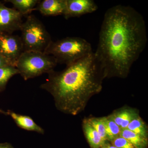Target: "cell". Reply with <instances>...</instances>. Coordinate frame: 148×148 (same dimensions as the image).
<instances>
[{"instance_id":"13","label":"cell","mask_w":148,"mask_h":148,"mask_svg":"<svg viewBox=\"0 0 148 148\" xmlns=\"http://www.w3.org/2000/svg\"><path fill=\"white\" fill-rule=\"evenodd\" d=\"M120 136L128 140L135 148H147V147L148 138H144L127 128L121 130Z\"/></svg>"},{"instance_id":"7","label":"cell","mask_w":148,"mask_h":148,"mask_svg":"<svg viewBox=\"0 0 148 148\" xmlns=\"http://www.w3.org/2000/svg\"><path fill=\"white\" fill-rule=\"evenodd\" d=\"M22 15L14 8L7 7L0 3V33L12 34L20 30Z\"/></svg>"},{"instance_id":"6","label":"cell","mask_w":148,"mask_h":148,"mask_svg":"<svg viewBox=\"0 0 148 148\" xmlns=\"http://www.w3.org/2000/svg\"><path fill=\"white\" fill-rule=\"evenodd\" d=\"M23 51L20 37L12 34L0 33V55L11 65L16 67L17 61Z\"/></svg>"},{"instance_id":"9","label":"cell","mask_w":148,"mask_h":148,"mask_svg":"<svg viewBox=\"0 0 148 148\" xmlns=\"http://www.w3.org/2000/svg\"><path fill=\"white\" fill-rule=\"evenodd\" d=\"M139 116V111L130 107H124L115 110L108 116L121 129H126L130 123Z\"/></svg>"},{"instance_id":"2","label":"cell","mask_w":148,"mask_h":148,"mask_svg":"<svg viewBox=\"0 0 148 148\" xmlns=\"http://www.w3.org/2000/svg\"><path fill=\"white\" fill-rule=\"evenodd\" d=\"M105 78V72L93 52L63 71L49 73L40 88L53 96L58 110L76 116L84 110L92 96L101 92Z\"/></svg>"},{"instance_id":"18","label":"cell","mask_w":148,"mask_h":148,"mask_svg":"<svg viewBox=\"0 0 148 148\" xmlns=\"http://www.w3.org/2000/svg\"><path fill=\"white\" fill-rule=\"evenodd\" d=\"M86 120L97 131L103 141L105 142L107 141L106 129L102 118L90 117L86 119Z\"/></svg>"},{"instance_id":"10","label":"cell","mask_w":148,"mask_h":148,"mask_svg":"<svg viewBox=\"0 0 148 148\" xmlns=\"http://www.w3.org/2000/svg\"><path fill=\"white\" fill-rule=\"evenodd\" d=\"M66 0H43L38 3L37 9L44 16L64 15Z\"/></svg>"},{"instance_id":"14","label":"cell","mask_w":148,"mask_h":148,"mask_svg":"<svg viewBox=\"0 0 148 148\" xmlns=\"http://www.w3.org/2000/svg\"><path fill=\"white\" fill-rule=\"evenodd\" d=\"M5 1L11 3L14 9L22 16L27 15L34 10L40 1L38 0H8Z\"/></svg>"},{"instance_id":"23","label":"cell","mask_w":148,"mask_h":148,"mask_svg":"<svg viewBox=\"0 0 148 148\" xmlns=\"http://www.w3.org/2000/svg\"><path fill=\"white\" fill-rule=\"evenodd\" d=\"M0 114H3L5 115H8L7 112H6V111L1 109H0Z\"/></svg>"},{"instance_id":"20","label":"cell","mask_w":148,"mask_h":148,"mask_svg":"<svg viewBox=\"0 0 148 148\" xmlns=\"http://www.w3.org/2000/svg\"><path fill=\"white\" fill-rule=\"evenodd\" d=\"M8 65H11L2 56L0 55V67H3L6 66H8Z\"/></svg>"},{"instance_id":"12","label":"cell","mask_w":148,"mask_h":148,"mask_svg":"<svg viewBox=\"0 0 148 148\" xmlns=\"http://www.w3.org/2000/svg\"><path fill=\"white\" fill-rule=\"evenodd\" d=\"M82 128L85 136L91 148H101L106 143L86 119L83 121Z\"/></svg>"},{"instance_id":"17","label":"cell","mask_w":148,"mask_h":148,"mask_svg":"<svg viewBox=\"0 0 148 148\" xmlns=\"http://www.w3.org/2000/svg\"><path fill=\"white\" fill-rule=\"evenodd\" d=\"M127 129L143 136L144 138H148L147 125L140 116L130 123Z\"/></svg>"},{"instance_id":"5","label":"cell","mask_w":148,"mask_h":148,"mask_svg":"<svg viewBox=\"0 0 148 148\" xmlns=\"http://www.w3.org/2000/svg\"><path fill=\"white\" fill-rule=\"evenodd\" d=\"M24 51L45 52L52 41L42 22L34 15H29L20 29Z\"/></svg>"},{"instance_id":"16","label":"cell","mask_w":148,"mask_h":148,"mask_svg":"<svg viewBox=\"0 0 148 148\" xmlns=\"http://www.w3.org/2000/svg\"><path fill=\"white\" fill-rule=\"evenodd\" d=\"M17 74L19 73L14 66L8 65L0 67V92L4 90L9 79Z\"/></svg>"},{"instance_id":"3","label":"cell","mask_w":148,"mask_h":148,"mask_svg":"<svg viewBox=\"0 0 148 148\" xmlns=\"http://www.w3.org/2000/svg\"><path fill=\"white\" fill-rule=\"evenodd\" d=\"M93 52L86 40L79 37H67L52 41L44 53L54 57L57 64H73Z\"/></svg>"},{"instance_id":"4","label":"cell","mask_w":148,"mask_h":148,"mask_svg":"<svg viewBox=\"0 0 148 148\" xmlns=\"http://www.w3.org/2000/svg\"><path fill=\"white\" fill-rule=\"evenodd\" d=\"M54 57L44 52L24 51L16 63V68L25 80L34 78L53 71L57 65Z\"/></svg>"},{"instance_id":"15","label":"cell","mask_w":148,"mask_h":148,"mask_svg":"<svg viewBox=\"0 0 148 148\" xmlns=\"http://www.w3.org/2000/svg\"><path fill=\"white\" fill-rule=\"evenodd\" d=\"M101 118L105 125L107 141L112 142L120 136L121 129L108 116Z\"/></svg>"},{"instance_id":"22","label":"cell","mask_w":148,"mask_h":148,"mask_svg":"<svg viewBox=\"0 0 148 148\" xmlns=\"http://www.w3.org/2000/svg\"><path fill=\"white\" fill-rule=\"evenodd\" d=\"M101 148H117L116 147H115L112 144H110V143H107L106 141L105 144L103 145V146Z\"/></svg>"},{"instance_id":"21","label":"cell","mask_w":148,"mask_h":148,"mask_svg":"<svg viewBox=\"0 0 148 148\" xmlns=\"http://www.w3.org/2000/svg\"><path fill=\"white\" fill-rule=\"evenodd\" d=\"M0 148H15L10 143H0Z\"/></svg>"},{"instance_id":"11","label":"cell","mask_w":148,"mask_h":148,"mask_svg":"<svg viewBox=\"0 0 148 148\" xmlns=\"http://www.w3.org/2000/svg\"><path fill=\"white\" fill-rule=\"evenodd\" d=\"M7 112L8 115L10 116L16 125L21 129L34 131L40 134H44V130L35 123L31 117L16 113L10 110Z\"/></svg>"},{"instance_id":"1","label":"cell","mask_w":148,"mask_h":148,"mask_svg":"<svg viewBox=\"0 0 148 148\" xmlns=\"http://www.w3.org/2000/svg\"><path fill=\"white\" fill-rule=\"evenodd\" d=\"M147 42L143 15L128 5H118L104 15L95 57L106 78H126Z\"/></svg>"},{"instance_id":"19","label":"cell","mask_w":148,"mask_h":148,"mask_svg":"<svg viewBox=\"0 0 148 148\" xmlns=\"http://www.w3.org/2000/svg\"><path fill=\"white\" fill-rule=\"evenodd\" d=\"M111 143L117 148H135L128 140L120 136L114 139Z\"/></svg>"},{"instance_id":"8","label":"cell","mask_w":148,"mask_h":148,"mask_svg":"<svg viewBox=\"0 0 148 148\" xmlns=\"http://www.w3.org/2000/svg\"><path fill=\"white\" fill-rule=\"evenodd\" d=\"M98 7L92 0H66L64 14L66 19L80 16L94 12Z\"/></svg>"}]
</instances>
